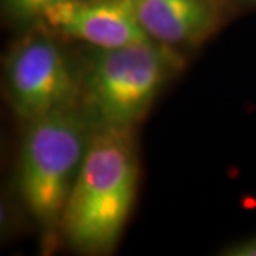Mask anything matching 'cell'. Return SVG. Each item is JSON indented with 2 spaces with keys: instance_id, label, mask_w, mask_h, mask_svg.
I'll return each mask as SVG.
<instances>
[{
  "instance_id": "1",
  "label": "cell",
  "mask_w": 256,
  "mask_h": 256,
  "mask_svg": "<svg viewBox=\"0 0 256 256\" xmlns=\"http://www.w3.org/2000/svg\"><path fill=\"white\" fill-rule=\"evenodd\" d=\"M137 175L130 128L102 126L90 136L62 218L74 246L101 252L116 245L134 204Z\"/></svg>"
},
{
  "instance_id": "2",
  "label": "cell",
  "mask_w": 256,
  "mask_h": 256,
  "mask_svg": "<svg viewBox=\"0 0 256 256\" xmlns=\"http://www.w3.org/2000/svg\"><path fill=\"white\" fill-rule=\"evenodd\" d=\"M90 136L84 120L70 108L30 122L18 164V191L38 222L63 218Z\"/></svg>"
},
{
  "instance_id": "3",
  "label": "cell",
  "mask_w": 256,
  "mask_h": 256,
  "mask_svg": "<svg viewBox=\"0 0 256 256\" xmlns=\"http://www.w3.org/2000/svg\"><path fill=\"white\" fill-rule=\"evenodd\" d=\"M170 68L166 52L152 40L101 48L86 82L88 104L102 126L130 128L150 108Z\"/></svg>"
},
{
  "instance_id": "4",
  "label": "cell",
  "mask_w": 256,
  "mask_h": 256,
  "mask_svg": "<svg viewBox=\"0 0 256 256\" xmlns=\"http://www.w3.org/2000/svg\"><path fill=\"white\" fill-rule=\"evenodd\" d=\"M8 84L18 117L30 122L70 108L76 82L64 54L47 38H32L13 53Z\"/></svg>"
},
{
  "instance_id": "5",
  "label": "cell",
  "mask_w": 256,
  "mask_h": 256,
  "mask_svg": "<svg viewBox=\"0 0 256 256\" xmlns=\"http://www.w3.org/2000/svg\"><path fill=\"white\" fill-rule=\"evenodd\" d=\"M43 18L64 34L100 48L152 40L140 23L136 0H70L48 10Z\"/></svg>"
},
{
  "instance_id": "6",
  "label": "cell",
  "mask_w": 256,
  "mask_h": 256,
  "mask_svg": "<svg viewBox=\"0 0 256 256\" xmlns=\"http://www.w3.org/2000/svg\"><path fill=\"white\" fill-rule=\"evenodd\" d=\"M136 4L146 34L166 44L196 42L212 24L205 0H136Z\"/></svg>"
},
{
  "instance_id": "7",
  "label": "cell",
  "mask_w": 256,
  "mask_h": 256,
  "mask_svg": "<svg viewBox=\"0 0 256 256\" xmlns=\"http://www.w3.org/2000/svg\"><path fill=\"white\" fill-rule=\"evenodd\" d=\"M70 0H6L8 9L18 18H43L48 10Z\"/></svg>"
},
{
  "instance_id": "8",
  "label": "cell",
  "mask_w": 256,
  "mask_h": 256,
  "mask_svg": "<svg viewBox=\"0 0 256 256\" xmlns=\"http://www.w3.org/2000/svg\"><path fill=\"white\" fill-rule=\"evenodd\" d=\"M226 255L232 256H256V238L240 242L238 245L232 246L226 252Z\"/></svg>"
}]
</instances>
